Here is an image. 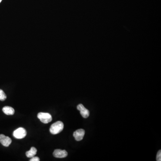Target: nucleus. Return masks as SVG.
<instances>
[{
  "instance_id": "obj_1",
  "label": "nucleus",
  "mask_w": 161,
  "mask_h": 161,
  "mask_svg": "<svg viewBox=\"0 0 161 161\" xmlns=\"http://www.w3.org/2000/svg\"><path fill=\"white\" fill-rule=\"evenodd\" d=\"M64 126V124L62 122L57 121L51 124L50 128V132L52 134H57L63 130Z\"/></svg>"
},
{
  "instance_id": "obj_2",
  "label": "nucleus",
  "mask_w": 161,
  "mask_h": 161,
  "mask_svg": "<svg viewBox=\"0 0 161 161\" xmlns=\"http://www.w3.org/2000/svg\"><path fill=\"white\" fill-rule=\"evenodd\" d=\"M37 117L41 122L44 124H48L52 120V116L48 113L39 112L37 115Z\"/></svg>"
},
{
  "instance_id": "obj_3",
  "label": "nucleus",
  "mask_w": 161,
  "mask_h": 161,
  "mask_svg": "<svg viewBox=\"0 0 161 161\" xmlns=\"http://www.w3.org/2000/svg\"><path fill=\"white\" fill-rule=\"evenodd\" d=\"M27 131L23 128H19L15 130L13 132V136L17 139H22L27 135Z\"/></svg>"
},
{
  "instance_id": "obj_4",
  "label": "nucleus",
  "mask_w": 161,
  "mask_h": 161,
  "mask_svg": "<svg viewBox=\"0 0 161 161\" xmlns=\"http://www.w3.org/2000/svg\"><path fill=\"white\" fill-rule=\"evenodd\" d=\"M54 157L57 158H64L67 157L68 153L65 150H61L60 149L55 150L53 153Z\"/></svg>"
},
{
  "instance_id": "obj_5",
  "label": "nucleus",
  "mask_w": 161,
  "mask_h": 161,
  "mask_svg": "<svg viewBox=\"0 0 161 161\" xmlns=\"http://www.w3.org/2000/svg\"><path fill=\"white\" fill-rule=\"evenodd\" d=\"M77 109L80 111V114L83 118H87L89 116V111L82 104L78 105V106H77Z\"/></svg>"
},
{
  "instance_id": "obj_6",
  "label": "nucleus",
  "mask_w": 161,
  "mask_h": 161,
  "mask_svg": "<svg viewBox=\"0 0 161 161\" xmlns=\"http://www.w3.org/2000/svg\"><path fill=\"white\" fill-rule=\"evenodd\" d=\"M85 131L83 129H79L74 132L73 136L77 141H81L83 139L84 136Z\"/></svg>"
},
{
  "instance_id": "obj_7",
  "label": "nucleus",
  "mask_w": 161,
  "mask_h": 161,
  "mask_svg": "<svg viewBox=\"0 0 161 161\" xmlns=\"http://www.w3.org/2000/svg\"><path fill=\"white\" fill-rule=\"evenodd\" d=\"M0 142L5 147H8L11 143L12 140L9 137L3 134H0Z\"/></svg>"
},
{
  "instance_id": "obj_8",
  "label": "nucleus",
  "mask_w": 161,
  "mask_h": 161,
  "mask_svg": "<svg viewBox=\"0 0 161 161\" xmlns=\"http://www.w3.org/2000/svg\"><path fill=\"white\" fill-rule=\"evenodd\" d=\"M3 112L7 115H13L15 114V109L9 106H5L2 109Z\"/></svg>"
},
{
  "instance_id": "obj_9",
  "label": "nucleus",
  "mask_w": 161,
  "mask_h": 161,
  "mask_svg": "<svg viewBox=\"0 0 161 161\" xmlns=\"http://www.w3.org/2000/svg\"><path fill=\"white\" fill-rule=\"evenodd\" d=\"M37 150L36 148L34 147H32L31 148V150L29 151H27L26 153V156L28 158H31L32 157H34L35 155H36L37 153Z\"/></svg>"
},
{
  "instance_id": "obj_10",
  "label": "nucleus",
  "mask_w": 161,
  "mask_h": 161,
  "mask_svg": "<svg viewBox=\"0 0 161 161\" xmlns=\"http://www.w3.org/2000/svg\"><path fill=\"white\" fill-rule=\"evenodd\" d=\"M6 98L7 97L4 92L2 90L0 89V100L4 101L6 100Z\"/></svg>"
},
{
  "instance_id": "obj_11",
  "label": "nucleus",
  "mask_w": 161,
  "mask_h": 161,
  "mask_svg": "<svg viewBox=\"0 0 161 161\" xmlns=\"http://www.w3.org/2000/svg\"><path fill=\"white\" fill-rule=\"evenodd\" d=\"M156 160L157 161H161V150H159V151L158 152L157 154V158H156Z\"/></svg>"
},
{
  "instance_id": "obj_12",
  "label": "nucleus",
  "mask_w": 161,
  "mask_h": 161,
  "mask_svg": "<svg viewBox=\"0 0 161 161\" xmlns=\"http://www.w3.org/2000/svg\"><path fill=\"white\" fill-rule=\"evenodd\" d=\"M40 160L39 158L38 157H32L30 159V161H39Z\"/></svg>"
},
{
  "instance_id": "obj_13",
  "label": "nucleus",
  "mask_w": 161,
  "mask_h": 161,
  "mask_svg": "<svg viewBox=\"0 0 161 161\" xmlns=\"http://www.w3.org/2000/svg\"><path fill=\"white\" fill-rule=\"evenodd\" d=\"M1 1H2V0H0V2H1Z\"/></svg>"
}]
</instances>
